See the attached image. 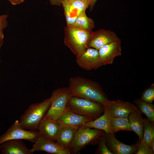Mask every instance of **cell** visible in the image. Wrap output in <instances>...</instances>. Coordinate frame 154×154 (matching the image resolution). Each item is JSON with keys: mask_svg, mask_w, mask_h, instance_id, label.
<instances>
[{"mask_svg": "<svg viewBox=\"0 0 154 154\" xmlns=\"http://www.w3.org/2000/svg\"><path fill=\"white\" fill-rule=\"evenodd\" d=\"M64 43L76 56L88 47L92 31L89 32L67 25L64 28Z\"/></svg>", "mask_w": 154, "mask_h": 154, "instance_id": "cell-4", "label": "cell"}, {"mask_svg": "<svg viewBox=\"0 0 154 154\" xmlns=\"http://www.w3.org/2000/svg\"><path fill=\"white\" fill-rule=\"evenodd\" d=\"M97 0H90V11H91L96 3Z\"/></svg>", "mask_w": 154, "mask_h": 154, "instance_id": "cell-31", "label": "cell"}, {"mask_svg": "<svg viewBox=\"0 0 154 154\" xmlns=\"http://www.w3.org/2000/svg\"><path fill=\"white\" fill-rule=\"evenodd\" d=\"M67 108L79 115L93 120L101 116L104 112V106L96 102L77 96H72L68 100Z\"/></svg>", "mask_w": 154, "mask_h": 154, "instance_id": "cell-3", "label": "cell"}, {"mask_svg": "<svg viewBox=\"0 0 154 154\" xmlns=\"http://www.w3.org/2000/svg\"><path fill=\"white\" fill-rule=\"evenodd\" d=\"M111 127L115 133L120 131H131L128 117L110 116Z\"/></svg>", "mask_w": 154, "mask_h": 154, "instance_id": "cell-22", "label": "cell"}, {"mask_svg": "<svg viewBox=\"0 0 154 154\" xmlns=\"http://www.w3.org/2000/svg\"><path fill=\"white\" fill-rule=\"evenodd\" d=\"M76 62L79 66L86 70L96 69L103 65L98 50L89 47L76 56Z\"/></svg>", "mask_w": 154, "mask_h": 154, "instance_id": "cell-8", "label": "cell"}, {"mask_svg": "<svg viewBox=\"0 0 154 154\" xmlns=\"http://www.w3.org/2000/svg\"><path fill=\"white\" fill-rule=\"evenodd\" d=\"M119 39L114 32L110 30L100 29L92 32L88 46L98 50L105 45Z\"/></svg>", "mask_w": 154, "mask_h": 154, "instance_id": "cell-12", "label": "cell"}, {"mask_svg": "<svg viewBox=\"0 0 154 154\" xmlns=\"http://www.w3.org/2000/svg\"><path fill=\"white\" fill-rule=\"evenodd\" d=\"M143 125L142 141L149 148L151 142L154 140V126L148 119H143Z\"/></svg>", "mask_w": 154, "mask_h": 154, "instance_id": "cell-23", "label": "cell"}, {"mask_svg": "<svg viewBox=\"0 0 154 154\" xmlns=\"http://www.w3.org/2000/svg\"><path fill=\"white\" fill-rule=\"evenodd\" d=\"M120 39L105 45L98 50L103 65L112 64L114 58L121 54Z\"/></svg>", "mask_w": 154, "mask_h": 154, "instance_id": "cell-13", "label": "cell"}, {"mask_svg": "<svg viewBox=\"0 0 154 154\" xmlns=\"http://www.w3.org/2000/svg\"><path fill=\"white\" fill-rule=\"evenodd\" d=\"M40 135L37 131L27 130L23 128L19 121L16 120L4 134L0 137V145L11 139H24L34 143Z\"/></svg>", "mask_w": 154, "mask_h": 154, "instance_id": "cell-7", "label": "cell"}, {"mask_svg": "<svg viewBox=\"0 0 154 154\" xmlns=\"http://www.w3.org/2000/svg\"><path fill=\"white\" fill-rule=\"evenodd\" d=\"M49 1L52 5L59 6L61 4L62 0H49Z\"/></svg>", "mask_w": 154, "mask_h": 154, "instance_id": "cell-29", "label": "cell"}, {"mask_svg": "<svg viewBox=\"0 0 154 154\" xmlns=\"http://www.w3.org/2000/svg\"><path fill=\"white\" fill-rule=\"evenodd\" d=\"M105 133L104 131L96 128H78L74 135L68 149L71 153H77L87 145L98 144L100 137Z\"/></svg>", "mask_w": 154, "mask_h": 154, "instance_id": "cell-5", "label": "cell"}, {"mask_svg": "<svg viewBox=\"0 0 154 154\" xmlns=\"http://www.w3.org/2000/svg\"><path fill=\"white\" fill-rule=\"evenodd\" d=\"M77 129L70 127H62L58 134L56 142L62 147L68 149Z\"/></svg>", "mask_w": 154, "mask_h": 154, "instance_id": "cell-20", "label": "cell"}, {"mask_svg": "<svg viewBox=\"0 0 154 154\" xmlns=\"http://www.w3.org/2000/svg\"><path fill=\"white\" fill-rule=\"evenodd\" d=\"M0 62H1V60H0Z\"/></svg>", "mask_w": 154, "mask_h": 154, "instance_id": "cell-36", "label": "cell"}, {"mask_svg": "<svg viewBox=\"0 0 154 154\" xmlns=\"http://www.w3.org/2000/svg\"><path fill=\"white\" fill-rule=\"evenodd\" d=\"M134 102L141 112L145 115L147 119L154 124V105L145 102L140 99L135 100Z\"/></svg>", "mask_w": 154, "mask_h": 154, "instance_id": "cell-24", "label": "cell"}, {"mask_svg": "<svg viewBox=\"0 0 154 154\" xmlns=\"http://www.w3.org/2000/svg\"><path fill=\"white\" fill-rule=\"evenodd\" d=\"M140 99L142 101L152 104L154 100V84L146 89L142 93Z\"/></svg>", "mask_w": 154, "mask_h": 154, "instance_id": "cell-26", "label": "cell"}, {"mask_svg": "<svg viewBox=\"0 0 154 154\" xmlns=\"http://www.w3.org/2000/svg\"><path fill=\"white\" fill-rule=\"evenodd\" d=\"M1 145H0V150H1Z\"/></svg>", "mask_w": 154, "mask_h": 154, "instance_id": "cell-35", "label": "cell"}, {"mask_svg": "<svg viewBox=\"0 0 154 154\" xmlns=\"http://www.w3.org/2000/svg\"><path fill=\"white\" fill-rule=\"evenodd\" d=\"M62 127L55 120L44 117L40 125L38 132L46 138L56 142L58 134Z\"/></svg>", "mask_w": 154, "mask_h": 154, "instance_id": "cell-16", "label": "cell"}, {"mask_svg": "<svg viewBox=\"0 0 154 154\" xmlns=\"http://www.w3.org/2000/svg\"><path fill=\"white\" fill-rule=\"evenodd\" d=\"M69 26L90 32L92 31L95 25L94 20L87 16L85 11L77 18L72 25Z\"/></svg>", "mask_w": 154, "mask_h": 154, "instance_id": "cell-21", "label": "cell"}, {"mask_svg": "<svg viewBox=\"0 0 154 154\" xmlns=\"http://www.w3.org/2000/svg\"><path fill=\"white\" fill-rule=\"evenodd\" d=\"M13 5H16L21 3L25 0H7Z\"/></svg>", "mask_w": 154, "mask_h": 154, "instance_id": "cell-30", "label": "cell"}, {"mask_svg": "<svg viewBox=\"0 0 154 154\" xmlns=\"http://www.w3.org/2000/svg\"><path fill=\"white\" fill-rule=\"evenodd\" d=\"M90 0H77L70 2L62 1L67 25L70 26L89 6Z\"/></svg>", "mask_w": 154, "mask_h": 154, "instance_id": "cell-9", "label": "cell"}, {"mask_svg": "<svg viewBox=\"0 0 154 154\" xmlns=\"http://www.w3.org/2000/svg\"><path fill=\"white\" fill-rule=\"evenodd\" d=\"M69 88L72 96L90 100L104 106L109 100L102 88L95 82L80 77L71 78Z\"/></svg>", "mask_w": 154, "mask_h": 154, "instance_id": "cell-1", "label": "cell"}, {"mask_svg": "<svg viewBox=\"0 0 154 154\" xmlns=\"http://www.w3.org/2000/svg\"><path fill=\"white\" fill-rule=\"evenodd\" d=\"M50 103V98L41 102L30 105L19 121L21 127L27 130H38L40 122L48 110Z\"/></svg>", "mask_w": 154, "mask_h": 154, "instance_id": "cell-2", "label": "cell"}, {"mask_svg": "<svg viewBox=\"0 0 154 154\" xmlns=\"http://www.w3.org/2000/svg\"><path fill=\"white\" fill-rule=\"evenodd\" d=\"M72 96L68 88H58L54 90L50 97V106L44 117L56 120L67 109V102Z\"/></svg>", "mask_w": 154, "mask_h": 154, "instance_id": "cell-6", "label": "cell"}, {"mask_svg": "<svg viewBox=\"0 0 154 154\" xmlns=\"http://www.w3.org/2000/svg\"><path fill=\"white\" fill-rule=\"evenodd\" d=\"M138 147L135 154H151L149 147L142 140L139 139L137 142Z\"/></svg>", "mask_w": 154, "mask_h": 154, "instance_id": "cell-27", "label": "cell"}, {"mask_svg": "<svg viewBox=\"0 0 154 154\" xmlns=\"http://www.w3.org/2000/svg\"><path fill=\"white\" fill-rule=\"evenodd\" d=\"M7 14L0 15V36L4 38L3 30L8 25Z\"/></svg>", "mask_w": 154, "mask_h": 154, "instance_id": "cell-28", "label": "cell"}, {"mask_svg": "<svg viewBox=\"0 0 154 154\" xmlns=\"http://www.w3.org/2000/svg\"><path fill=\"white\" fill-rule=\"evenodd\" d=\"M98 147L96 153L100 154H114L109 148L105 134L100 137Z\"/></svg>", "mask_w": 154, "mask_h": 154, "instance_id": "cell-25", "label": "cell"}, {"mask_svg": "<svg viewBox=\"0 0 154 154\" xmlns=\"http://www.w3.org/2000/svg\"><path fill=\"white\" fill-rule=\"evenodd\" d=\"M127 117L131 130L137 135L139 139H141L143 130L142 113L137 107L129 114Z\"/></svg>", "mask_w": 154, "mask_h": 154, "instance_id": "cell-19", "label": "cell"}, {"mask_svg": "<svg viewBox=\"0 0 154 154\" xmlns=\"http://www.w3.org/2000/svg\"><path fill=\"white\" fill-rule=\"evenodd\" d=\"M4 42V38L0 36V50L3 45Z\"/></svg>", "mask_w": 154, "mask_h": 154, "instance_id": "cell-33", "label": "cell"}, {"mask_svg": "<svg viewBox=\"0 0 154 154\" xmlns=\"http://www.w3.org/2000/svg\"><path fill=\"white\" fill-rule=\"evenodd\" d=\"M137 107L128 102L118 100H109L104 106L110 117H127L129 114L135 110Z\"/></svg>", "mask_w": 154, "mask_h": 154, "instance_id": "cell-10", "label": "cell"}, {"mask_svg": "<svg viewBox=\"0 0 154 154\" xmlns=\"http://www.w3.org/2000/svg\"><path fill=\"white\" fill-rule=\"evenodd\" d=\"M55 120L62 127L68 126L78 129L80 125L93 120L67 109Z\"/></svg>", "mask_w": 154, "mask_h": 154, "instance_id": "cell-14", "label": "cell"}, {"mask_svg": "<svg viewBox=\"0 0 154 154\" xmlns=\"http://www.w3.org/2000/svg\"><path fill=\"white\" fill-rule=\"evenodd\" d=\"M77 0H62V1H64L67 2H70L73 1H76Z\"/></svg>", "mask_w": 154, "mask_h": 154, "instance_id": "cell-34", "label": "cell"}, {"mask_svg": "<svg viewBox=\"0 0 154 154\" xmlns=\"http://www.w3.org/2000/svg\"><path fill=\"white\" fill-rule=\"evenodd\" d=\"M31 149L33 153L44 151L53 154H71L68 149L62 147L56 142L46 138L40 134Z\"/></svg>", "mask_w": 154, "mask_h": 154, "instance_id": "cell-11", "label": "cell"}, {"mask_svg": "<svg viewBox=\"0 0 154 154\" xmlns=\"http://www.w3.org/2000/svg\"><path fill=\"white\" fill-rule=\"evenodd\" d=\"M89 127L100 129L104 131L105 133L115 135L111 127L110 116L104 108L102 115L98 118L92 121L85 123L80 125L78 128Z\"/></svg>", "mask_w": 154, "mask_h": 154, "instance_id": "cell-18", "label": "cell"}, {"mask_svg": "<svg viewBox=\"0 0 154 154\" xmlns=\"http://www.w3.org/2000/svg\"><path fill=\"white\" fill-rule=\"evenodd\" d=\"M3 154H32L33 152L29 149L22 139H14L6 141L1 145Z\"/></svg>", "mask_w": 154, "mask_h": 154, "instance_id": "cell-17", "label": "cell"}, {"mask_svg": "<svg viewBox=\"0 0 154 154\" xmlns=\"http://www.w3.org/2000/svg\"><path fill=\"white\" fill-rule=\"evenodd\" d=\"M108 146L114 154H131L137 151L138 143L132 145H126L118 140L115 135L110 133H105Z\"/></svg>", "mask_w": 154, "mask_h": 154, "instance_id": "cell-15", "label": "cell"}, {"mask_svg": "<svg viewBox=\"0 0 154 154\" xmlns=\"http://www.w3.org/2000/svg\"><path fill=\"white\" fill-rule=\"evenodd\" d=\"M149 148L151 152V154L154 153V140H153L151 143Z\"/></svg>", "mask_w": 154, "mask_h": 154, "instance_id": "cell-32", "label": "cell"}]
</instances>
